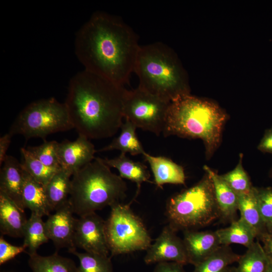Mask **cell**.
I'll use <instances>...</instances> for the list:
<instances>
[{
	"instance_id": "1",
	"label": "cell",
	"mask_w": 272,
	"mask_h": 272,
	"mask_svg": "<svg viewBox=\"0 0 272 272\" xmlns=\"http://www.w3.org/2000/svg\"><path fill=\"white\" fill-rule=\"evenodd\" d=\"M140 45L133 29L119 17L97 11L77 32L76 56L84 70L119 86L128 84Z\"/></svg>"
},
{
	"instance_id": "2",
	"label": "cell",
	"mask_w": 272,
	"mask_h": 272,
	"mask_svg": "<svg viewBox=\"0 0 272 272\" xmlns=\"http://www.w3.org/2000/svg\"><path fill=\"white\" fill-rule=\"evenodd\" d=\"M125 88L85 70L70 80L64 102L73 128L89 139L114 135L123 123Z\"/></svg>"
},
{
	"instance_id": "3",
	"label": "cell",
	"mask_w": 272,
	"mask_h": 272,
	"mask_svg": "<svg viewBox=\"0 0 272 272\" xmlns=\"http://www.w3.org/2000/svg\"><path fill=\"white\" fill-rule=\"evenodd\" d=\"M228 118L226 112L214 101L185 95L170 102L163 134L201 139L209 160L221 144Z\"/></svg>"
},
{
	"instance_id": "4",
	"label": "cell",
	"mask_w": 272,
	"mask_h": 272,
	"mask_svg": "<svg viewBox=\"0 0 272 272\" xmlns=\"http://www.w3.org/2000/svg\"><path fill=\"white\" fill-rule=\"evenodd\" d=\"M134 72L139 88L166 101L190 94L186 71L175 52L164 43L140 45Z\"/></svg>"
},
{
	"instance_id": "5",
	"label": "cell",
	"mask_w": 272,
	"mask_h": 272,
	"mask_svg": "<svg viewBox=\"0 0 272 272\" xmlns=\"http://www.w3.org/2000/svg\"><path fill=\"white\" fill-rule=\"evenodd\" d=\"M126 190L123 179L103 159L95 158L72 175L69 201L74 214L81 217L121 202Z\"/></svg>"
},
{
	"instance_id": "6",
	"label": "cell",
	"mask_w": 272,
	"mask_h": 272,
	"mask_svg": "<svg viewBox=\"0 0 272 272\" xmlns=\"http://www.w3.org/2000/svg\"><path fill=\"white\" fill-rule=\"evenodd\" d=\"M168 224L174 230L203 227L220 218L213 185L205 172L192 186L171 196L166 206Z\"/></svg>"
},
{
	"instance_id": "7",
	"label": "cell",
	"mask_w": 272,
	"mask_h": 272,
	"mask_svg": "<svg viewBox=\"0 0 272 272\" xmlns=\"http://www.w3.org/2000/svg\"><path fill=\"white\" fill-rule=\"evenodd\" d=\"M73 128L66 106L51 97L34 101L25 107L12 124L9 132L26 140L40 138Z\"/></svg>"
},
{
	"instance_id": "8",
	"label": "cell",
	"mask_w": 272,
	"mask_h": 272,
	"mask_svg": "<svg viewBox=\"0 0 272 272\" xmlns=\"http://www.w3.org/2000/svg\"><path fill=\"white\" fill-rule=\"evenodd\" d=\"M121 202L113 205L105 231L109 250L112 256L147 250L151 238L140 218L130 208Z\"/></svg>"
},
{
	"instance_id": "9",
	"label": "cell",
	"mask_w": 272,
	"mask_h": 272,
	"mask_svg": "<svg viewBox=\"0 0 272 272\" xmlns=\"http://www.w3.org/2000/svg\"><path fill=\"white\" fill-rule=\"evenodd\" d=\"M170 102L138 87L125 89L123 97V115L137 128L159 136L163 133Z\"/></svg>"
},
{
	"instance_id": "10",
	"label": "cell",
	"mask_w": 272,
	"mask_h": 272,
	"mask_svg": "<svg viewBox=\"0 0 272 272\" xmlns=\"http://www.w3.org/2000/svg\"><path fill=\"white\" fill-rule=\"evenodd\" d=\"M74 242L76 247L85 252L108 256L105 221L96 213L79 217L76 219Z\"/></svg>"
},
{
	"instance_id": "11",
	"label": "cell",
	"mask_w": 272,
	"mask_h": 272,
	"mask_svg": "<svg viewBox=\"0 0 272 272\" xmlns=\"http://www.w3.org/2000/svg\"><path fill=\"white\" fill-rule=\"evenodd\" d=\"M50 214L45 222L47 236L56 249L66 248L69 251L76 250L74 242L76 219L69 199Z\"/></svg>"
},
{
	"instance_id": "12",
	"label": "cell",
	"mask_w": 272,
	"mask_h": 272,
	"mask_svg": "<svg viewBox=\"0 0 272 272\" xmlns=\"http://www.w3.org/2000/svg\"><path fill=\"white\" fill-rule=\"evenodd\" d=\"M169 225L164 227L154 243L147 249L144 261L147 264L174 262L188 263L183 242Z\"/></svg>"
},
{
	"instance_id": "13",
	"label": "cell",
	"mask_w": 272,
	"mask_h": 272,
	"mask_svg": "<svg viewBox=\"0 0 272 272\" xmlns=\"http://www.w3.org/2000/svg\"><path fill=\"white\" fill-rule=\"evenodd\" d=\"M94 145L85 136L79 134L74 141L65 140L58 143V158L60 167L73 175L95 158Z\"/></svg>"
},
{
	"instance_id": "14",
	"label": "cell",
	"mask_w": 272,
	"mask_h": 272,
	"mask_svg": "<svg viewBox=\"0 0 272 272\" xmlns=\"http://www.w3.org/2000/svg\"><path fill=\"white\" fill-rule=\"evenodd\" d=\"M183 242L188 263L197 264L221 246L215 231H183Z\"/></svg>"
},
{
	"instance_id": "15",
	"label": "cell",
	"mask_w": 272,
	"mask_h": 272,
	"mask_svg": "<svg viewBox=\"0 0 272 272\" xmlns=\"http://www.w3.org/2000/svg\"><path fill=\"white\" fill-rule=\"evenodd\" d=\"M24 181V171L21 163L15 157L7 155L1 169L0 191L13 200L24 210L22 191Z\"/></svg>"
},
{
	"instance_id": "16",
	"label": "cell",
	"mask_w": 272,
	"mask_h": 272,
	"mask_svg": "<svg viewBox=\"0 0 272 272\" xmlns=\"http://www.w3.org/2000/svg\"><path fill=\"white\" fill-rule=\"evenodd\" d=\"M24 210L0 191V231L2 235L23 238L27 222Z\"/></svg>"
},
{
	"instance_id": "17",
	"label": "cell",
	"mask_w": 272,
	"mask_h": 272,
	"mask_svg": "<svg viewBox=\"0 0 272 272\" xmlns=\"http://www.w3.org/2000/svg\"><path fill=\"white\" fill-rule=\"evenodd\" d=\"M143 157L151 168L156 185L162 188L165 184L185 183V175L182 166L164 156H154L146 152Z\"/></svg>"
},
{
	"instance_id": "18",
	"label": "cell",
	"mask_w": 272,
	"mask_h": 272,
	"mask_svg": "<svg viewBox=\"0 0 272 272\" xmlns=\"http://www.w3.org/2000/svg\"><path fill=\"white\" fill-rule=\"evenodd\" d=\"M213 183L215 198L218 206L220 218L225 221L234 220L238 210V196L226 181L215 171L207 165L203 167Z\"/></svg>"
},
{
	"instance_id": "19",
	"label": "cell",
	"mask_w": 272,
	"mask_h": 272,
	"mask_svg": "<svg viewBox=\"0 0 272 272\" xmlns=\"http://www.w3.org/2000/svg\"><path fill=\"white\" fill-rule=\"evenodd\" d=\"M104 162L109 167L116 169L119 176L135 183L137 197L140 191L142 184L144 182H150V173L146 165L140 162H135L126 156V154L120 153L112 159H103Z\"/></svg>"
},
{
	"instance_id": "20",
	"label": "cell",
	"mask_w": 272,
	"mask_h": 272,
	"mask_svg": "<svg viewBox=\"0 0 272 272\" xmlns=\"http://www.w3.org/2000/svg\"><path fill=\"white\" fill-rule=\"evenodd\" d=\"M22 201L24 209H28L31 213L41 217L48 216L50 214L51 211L48 204L45 186L36 181L25 171Z\"/></svg>"
},
{
	"instance_id": "21",
	"label": "cell",
	"mask_w": 272,
	"mask_h": 272,
	"mask_svg": "<svg viewBox=\"0 0 272 272\" xmlns=\"http://www.w3.org/2000/svg\"><path fill=\"white\" fill-rule=\"evenodd\" d=\"M238 196L240 218L253 230L256 238L259 239L267 231L259 211L255 187L249 192Z\"/></svg>"
},
{
	"instance_id": "22",
	"label": "cell",
	"mask_w": 272,
	"mask_h": 272,
	"mask_svg": "<svg viewBox=\"0 0 272 272\" xmlns=\"http://www.w3.org/2000/svg\"><path fill=\"white\" fill-rule=\"evenodd\" d=\"M72 175L60 169L45 186L46 196L51 212L54 211L69 198Z\"/></svg>"
},
{
	"instance_id": "23",
	"label": "cell",
	"mask_w": 272,
	"mask_h": 272,
	"mask_svg": "<svg viewBox=\"0 0 272 272\" xmlns=\"http://www.w3.org/2000/svg\"><path fill=\"white\" fill-rule=\"evenodd\" d=\"M137 128L133 123L125 120L120 127L121 131L119 135L99 151L105 152L118 150L120 151L121 153H128L132 156L143 155L145 151L137 137Z\"/></svg>"
},
{
	"instance_id": "24",
	"label": "cell",
	"mask_w": 272,
	"mask_h": 272,
	"mask_svg": "<svg viewBox=\"0 0 272 272\" xmlns=\"http://www.w3.org/2000/svg\"><path fill=\"white\" fill-rule=\"evenodd\" d=\"M215 232L221 245L238 244L248 248L256 238L253 230L240 218L232 221L229 227L218 229Z\"/></svg>"
},
{
	"instance_id": "25",
	"label": "cell",
	"mask_w": 272,
	"mask_h": 272,
	"mask_svg": "<svg viewBox=\"0 0 272 272\" xmlns=\"http://www.w3.org/2000/svg\"><path fill=\"white\" fill-rule=\"evenodd\" d=\"M28 264L32 272H77L73 260L56 252L48 256L37 253L29 255Z\"/></svg>"
},
{
	"instance_id": "26",
	"label": "cell",
	"mask_w": 272,
	"mask_h": 272,
	"mask_svg": "<svg viewBox=\"0 0 272 272\" xmlns=\"http://www.w3.org/2000/svg\"><path fill=\"white\" fill-rule=\"evenodd\" d=\"M240 256L229 246L221 245L214 252L195 265L192 272H226L230 265L237 262Z\"/></svg>"
},
{
	"instance_id": "27",
	"label": "cell",
	"mask_w": 272,
	"mask_h": 272,
	"mask_svg": "<svg viewBox=\"0 0 272 272\" xmlns=\"http://www.w3.org/2000/svg\"><path fill=\"white\" fill-rule=\"evenodd\" d=\"M268 260L262 245L258 241H254L246 252L240 255L235 272H265Z\"/></svg>"
},
{
	"instance_id": "28",
	"label": "cell",
	"mask_w": 272,
	"mask_h": 272,
	"mask_svg": "<svg viewBox=\"0 0 272 272\" xmlns=\"http://www.w3.org/2000/svg\"><path fill=\"white\" fill-rule=\"evenodd\" d=\"M42 217L31 213L28 219L24 234L23 245L28 249L29 255L37 253V250L49 240Z\"/></svg>"
},
{
	"instance_id": "29",
	"label": "cell",
	"mask_w": 272,
	"mask_h": 272,
	"mask_svg": "<svg viewBox=\"0 0 272 272\" xmlns=\"http://www.w3.org/2000/svg\"><path fill=\"white\" fill-rule=\"evenodd\" d=\"M21 163L23 170L44 186L60 168L49 167L35 158L26 148H22Z\"/></svg>"
},
{
	"instance_id": "30",
	"label": "cell",
	"mask_w": 272,
	"mask_h": 272,
	"mask_svg": "<svg viewBox=\"0 0 272 272\" xmlns=\"http://www.w3.org/2000/svg\"><path fill=\"white\" fill-rule=\"evenodd\" d=\"M71 253L79 260L77 272H113L111 257L76 250Z\"/></svg>"
},
{
	"instance_id": "31",
	"label": "cell",
	"mask_w": 272,
	"mask_h": 272,
	"mask_svg": "<svg viewBox=\"0 0 272 272\" xmlns=\"http://www.w3.org/2000/svg\"><path fill=\"white\" fill-rule=\"evenodd\" d=\"M243 154H240L239 161L236 167L227 173L221 175V177L237 195L247 193L253 187L248 174L243 167Z\"/></svg>"
},
{
	"instance_id": "32",
	"label": "cell",
	"mask_w": 272,
	"mask_h": 272,
	"mask_svg": "<svg viewBox=\"0 0 272 272\" xmlns=\"http://www.w3.org/2000/svg\"><path fill=\"white\" fill-rule=\"evenodd\" d=\"M58 143L55 141H47L37 146L26 149L38 160L49 167L60 168L58 158Z\"/></svg>"
},
{
	"instance_id": "33",
	"label": "cell",
	"mask_w": 272,
	"mask_h": 272,
	"mask_svg": "<svg viewBox=\"0 0 272 272\" xmlns=\"http://www.w3.org/2000/svg\"><path fill=\"white\" fill-rule=\"evenodd\" d=\"M260 215L268 232H272V188L255 187Z\"/></svg>"
},
{
	"instance_id": "34",
	"label": "cell",
	"mask_w": 272,
	"mask_h": 272,
	"mask_svg": "<svg viewBox=\"0 0 272 272\" xmlns=\"http://www.w3.org/2000/svg\"><path fill=\"white\" fill-rule=\"evenodd\" d=\"M26 247L15 246L9 243L1 236L0 238V265L15 258L17 255L24 252Z\"/></svg>"
},
{
	"instance_id": "35",
	"label": "cell",
	"mask_w": 272,
	"mask_h": 272,
	"mask_svg": "<svg viewBox=\"0 0 272 272\" xmlns=\"http://www.w3.org/2000/svg\"><path fill=\"white\" fill-rule=\"evenodd\" d=\"M184 265L174 262H163L158 263L153 272H186Z\"/></svg>"
},
{
	"instance_id": "36",
	"label": "cell",
	"mask_w": 272,
	"mask_h": 272,
	"mask_svg": "<svg viewBox=\"0 0 272 272\" xmlns=\"http://www.w3.org/2000/svg\"><path fill=\"white\" fill-rule=\"evenodd\" d=\"M257 149L262 153L272 154V126L265 131Z\"/></svg>"
},
{
	"instance_id": "37",
	"label": "cell",
	"mask_w": 272,
	"mask_h": 272,
	"mask_svg": "<svg viewBox=\"0 0 272 272\" xmlns=\"http://www.w3.org/2000/svg\"><path fill=\"white\" fill-rule=\"evenodd\" d=\"M12 135L8 132L0 138V165L3 164L11 142Z\"/></svg>"
},
{
	"instance_id": "38",
	"label": "cell",
	"mask_w": 272,
	"mask_h": 272,
	"mask_svg": "<svg viewBox=\"0 0 272 272\" xmlns=\"http://www.w3.org/2000/svg\"><path fill=\"white\" fill-rule=\"evenodd\" d=\"M267 256L272 260V232H266L259 238Z\"/></svg>"
},
{
	"instance_id": "39",
	"label": "cell",
	"mask_w": 272,
	"mask_h": 272,
	"mask_svg": "<svg viewBox=\"0 0 272 272\" xmlns=\"http://www.w3.org/2000/svg\"><path fill=\"white\" fill-rule=\"evenodd\" d=\"M268 264L265 272H272V260L268 257Z\"/></svg>"
},
{
	"instance_id": "40",
	"label": "cell",
	"mask_w": 272,
	"mask_h": 272,
	"mask_svg": "<svg viewBox=\"0 0 272 272\" xmlns=\"http://www.w3.org/2000/svg\"><path fill=\"white\" fill-rule=\"evenodd\" d=\"M226 272H235V267H229Z\"/></svg>"
},
{
	"instance_id": "41",
	"label": "cell",
	"mask_w": 272,
	"mask_h": 272,
	"mask_svg": "<svg viewBox=\"0 0 272 272\" xmlns=\"http://www.w3.org/2000/svg\"><path fill=\"white\" fill-rule=\"evenodd\" d=\"M269 176L270 177V178H272V167L271 168H270L269 171Z\"/></svg>"
}]
</instances>
